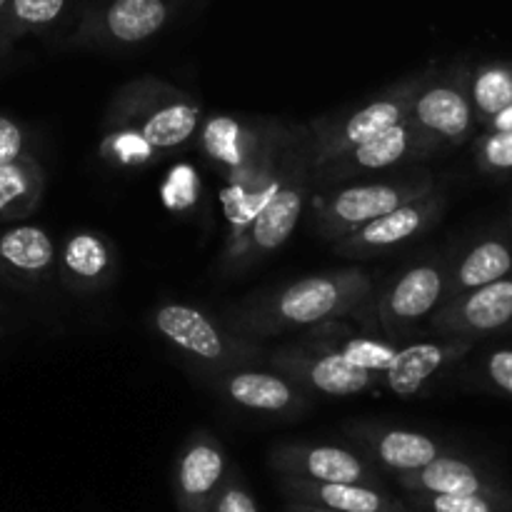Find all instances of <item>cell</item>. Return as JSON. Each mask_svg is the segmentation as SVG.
Wrapping results in <instances>:
<instances>
[{
    "label": "cell",
    "instance_id": "obj_1",
    "mask_svg": "<svg viewBox=\"0 0 512 512\" xmlns=\"http://www.w3.org/2000/svg\"><path fill=\"white\" fill-rule=\"evenodd\" d=\"M203 105L195 95L158 78H138L115 93L105 115L103 158L145 165L178 150L198 133Z\"/></svg>",
    "mask_w": 512,
    "mask_h": 512
},
{
    "label": "cell",
    "instance_id": "obj_2",
    "mask_svg": "<svg viewBox=\"0 0 512 512\" xmlns=\"http://www.w3.org/2000/svg\"><path fill=\"white\" fill-rule=\"evenodd\" d=\"M370 295L373 278L365 270H330L250 295L220 315V323L245 338H273L350 318L365 308Z\"/></svg>",
    "mask_w": 512,
    "mask_h": 512
},
{
    "label": "cell",
    "instance_id": "obj_3",
    "mask_svg": "<svg viewBox=\"0 0 512 512\" xmlns=\"http://www.w3.org/2000/svg\"><path fill=\"white\" fill-rule=\"evenodd\" d=\"M313 143H310L308 123L290 128L288 153H285L283 173L263 208L243 225L230 233L223 253V268L235 270L250 268L258 260L278 253L293 235L305 200L313 195Z\"/></svg>",
    "mask_w": 512,
    "mask_h": 512
},
{
    "label": "cell",
    "instance_id": "obj_4",
    "mask_svg": "<svg viewBox=\"0 0 512 512\" xmlns=\"http://www.w3.org/2000/svg\"><path fill=\"white\" fill-rule=\"evenodd\" d=\"M438 190L433 173L413 170L385 180H355V183L335 185L310 195V223L325 240H338L340 235L360 228L368 220L380 218L405 203L423 198Z\"/></svg>",
    "mask_w": 512,
    "mask_h": 512
},
{
    "label": "cell",
    "instance_id": "obj_5",
    "mask_svg": "<svg viewBox=\"0 0 512 512\" xmlns=\"http://www.w3.org/2000/svg\"><path fill=\"white\" fill-rule=\"evenodd\" d=\"M155 333L208 375L225 370L268 365V353L253 338L233 333L205 310L188 303H163L150 315Z\"/></svg>",
    "mask_w": 512,
    "mask_h": 512
},
{
    "label": "cell",
    "instance_id": "obj_6",
    "mask_svg": "<svg viewBox=\"0 0 512 512\" xmlns=\"http://www.w3.org/2000/svg\"><path fill=\"white\" fill-rule=\"evenodd\" d=\"M188 0H93L80 13L63 48L88 53H130L158 38Z\"/></svg>",
    "mask_w": 512,
    "mask_h": 512
},
{
    "label": "cell",
    "instance_id": "obj_7",
    "mask_svg": "<svg viewBox=\"0 0 512 512\" xmlns=\"http://www.w3.org/2000/svg\"><path fill=\"white\" fill-rule=\"evenodd\" d=\"M425 73H428V68L405 75L398 83L388 85L378 95L355 105V108L308 120L310 143H313V168L338 158L340 153H345L353 145L383 133L390 125L400 123L408 115Z\"/></svg>",
    "mask_w": 512,
    "mask_h": 512
},
{
    "label": "cell",
    "instance_id": "obj_8",
    "mask_svg": "<svg viewBox=\"0 0 512 512\" xmlns=\"http://www.w3.org/2000/svg\"><path fill=\"white\" fill-rule=\"evenodd\" d=\"M445 148L435 135L420 128L410 115H405L400 123L390 125L383 133L353 145L338 158L313 168L315 188H335V185L355 183V180L370 178V175L388 173L400 165L418 163L440 155Z\"/></svg>",
    "mask_w": 512,
    "mask_h": 512
},
{
    "label": "cell",
    "instance_id": "obj_9",
    "mask_svg": "<svg viewBox=\"0 0 512 512\" xmlns=\"http://www.w3.org/2000/svg\"><path fill=\"white\" fill-rule=\"evenodd\" d=\"M468 65L458 63L448 70L430 65L415 93L408 115L440 140L445 148H460L473 138L475 113L468 93Z\"/></svg>",
    "mask_w": 512,
    "mask_h": 512
},
{
    "label": "cell",
    "instance_id": "obj_10",
    "mask_svg": "<svg viewBox=\"0 0 512 512\" xmlns=\"http://www.w3.org/2000/svg\"><path fill=\"white\" fill-rule=\"evenodd\" d=\"M268 365L305 388L308 393L330 398H353V395L378 393L383 375L350 363L338 350L323 345H288L268 353Z\"/></svg>",
    "mask_w": 512,
    "mask_h": 512
},
{
    "label": "cell",
    "instance_id": "obj_11",
    "mask_svg": "<svg viewBox=\"0 0 512 512\" xmlns=\"http://www.w3.org/2000/svg\"><path fill=\"white\" fill-rule=\"evenodd\" d=\"M445 205H448V198L440 188L413 200V203L400 205V208L390 210V213L380 215L375 220H368L360 228L333 240L335 255H343V258H375V255L390 253V250L400 248L403 243H410V240L428 233L443 218Z\"/></svg>",
    "mask_w": 512,
    "mask_h": 512
},
{
    "label": "cell",
    "instance_id": "obj_12",
    "mask_svg": "<svg viewBox=\"0 0 512 512\" xmlns=\"http://www.w3.org/2000/svg\"><path fill=\"white\" fill-rule=\"evenodd\" d=\"M275 478H303L318 483H360L385 488V478L360 450L328 443H280L270 450Z\"/></svg>",
    "mask_w": 512,
    "mask_h": 512
},
{
    "label": "cell",
    "instance_id": "obj_13",
    "mask_svg": "<svg viewBox=\"0 0 512 512\" xmlns=\"http://www.w3.org/2000/svg\"><path fill=\"white\" fill-rule=\"evenodd\" d=\"M430 328L440 338H458L470 343L510 330L512 275L448 298L430 315Z\"/></svg>",
    "mask_w": 512,
    "mask_h": 512
},
{
    "label": "cell",
    "instance_id": "obj_14",
    "mask_svg": "<svg viewBox=\"0 0 512 512\" xmlns=\"http://www.w3.org/2000/svg\"><path fill=\"white\" fill-rule=\"evenodd\" d=\"M450 263L445 258L425 260L405 270L378 300V320L388 335L430 318L448 298Z\"/></svg>",
    "mask_w": 512,
    "mask_h": 512
},
{
    "label": "cell",
    "instance_id": "obj_15",
    "mask_svg": "<svg viewBox=\"0 0 512 512\" xmlns=\"http://www.w3.org/2000/svg\"><path fill=\"white\" fill-rule=\"evenodd\" d=\"M220 395L235 408L270 418H300L310 408V393L278 370L260 365L215 375Z\"/></svg>",
    "mask_w": 512,
    "mask_h": 512
},
{
    "label": "cell",
    "instance_id": "obj_16",
    "mask_svg": "<svg viewBox=\"0 0 512 512\" xmlns=\"http://www.w3.org/2000/svg\"><path fill=\"white\" fill-rule=\"evenodd\" d=\"M230 473L228 453L210 430H195L173 465V498L178 512H208Z\"/></svg>",
    "mask_w": 512,
    "mask_h": 512
},
{
    "label": "cell",
    "instance_id": "obj_17",
    "mask_svg": "<svg viewBox=\"0 0 512 512\" xmlns=\"http://www.w3.org/2000/svg\"><path fill=\"white\" fill-rule=\"evenodd\" d=\"M348 435L360 453L380 470L388 475H403L410 470H418L443 455L445 445L433 435L423 430L395 428V425L380 423H353L348 425Z\"/></svg>",
    "mask_w": 512,
    "mask_h": 512
},
{
    "label": "cell",
    "instance_id": "obj_18",
    "mask_svg": "<svg viewBox=\"0 0 512 512\" xmlns=\"http://www.w3.org/2000/svg\"><path fill=\"white\" fill-rule=\"evenodd\" d=\"M393 480L403 495H512L508 483L495 470L450 450L423 468L395 475Z\"/></svg>",
    "mask_w": 512,
    "mask_h": 512
},
{
    "label": "cell",
    "instance_id": "obj_19",
    "mask_svg": "<svg viewBox=\"0 0 512 512\" xmlns=\"http://www.w3.org/2000/svg\"><path fill=\"white\" fill-rule=\"evenodd\" d=\"M58 270V250L48 230L15 225L0 230V283L15 290H35Z\"/></svg>",
    "mask_w": 512,
    "mask_h": 512
},
{
    "label": "cell",
    "instance_id": "obj_20",
    "mask_svg": "<svg viewBox=\"0 0 512 512\" xmlns=\"http://www.w3.org/2000/svg\"><path fill=\"white\" fill-rule=\"evenodd\" d=\"M278 490L285 503L313 505L338 512H410L403 498L385 488L360 483H318L303 478H278Z\"/></svg>",
    "mask_w": 512,
    "mask_h": 512
},
{
    "label": "cell",
    "instance_id": "obj_21",
    "mask_svg": "<svg viewBox=\"0 0 512 512\" xmlns=\"http://www.w3.org/2000/svg\"><path fill=\"white\" fill-rule=\"evenodd\" d=\"M475 343L458 338H443L435 343H415L395 353L390 368L383 373V388L400 398H413L425 388L428 380L445 368L463 360Z\"/></svg>",
    "mask_w": 512,
    "mask_h": 512
},
{
    "label": "cell",
    "instance_id": "obj_22",
    "mask_svg": "<svg viewBox=\"0 0 512 512\" xmlns=\"http://www.w3.org/2000/svg\"><path fill=\"white\" fill-rule=\"evenodd\" d=\"M508 275H512V238L503 233L485 235L460 255L458 263L450 265L448 298L495 283Z\"/></svg>",
    "mask_w": 512,
    "mask_h": 512
},
{
    "label": "cell",
    "instance_id": "obj_23",
    "mask_svg": "<svg viewBox=\"0 0 512 512\" xmlns=\"http://www.w3.org/2000/svg\"><path fill=\"white\" fill-rule=\"evenodd\" d=\"M70 290H98L113 278V253L98 233H70L58 253V270Z\"/></svg>",
    "mask_w": 512,
    "mask_h": 512
},
{
    "label": "cell",
    "instance_id": "obj_24",
    "mask_svg": "<svg viewBox=\"0 0 512 512\" xmlns=\"http://www.w3.org/2000/svg\"><path fill=\"white\" fill-rule=\"evenodd\" d=\"M45 168L35 155L0 163V220H25L45 193Z\"/></svg>",
    "mask_w": 512,
    "mask_h": 512
},
{
    "label": "cell",
    "instance_id": "obj_25",
    "mask_svg": "<svg viewBox=\"0 0 512 512\" xmlns=\"http://www.w3.org/2000/svg\"><path fill=\"white\" fill-rule=\"evenodd\" d=\"M70 0H8L0 10V60L23 38L43 33L63 18Z\"/></svg>",
    "mask_w": 512,
    "mask_h": 512
},
{
    "label": "cell",
    "instance_id": "obj_26",
    "mask_svg": "<svg viewBox=\"0 0 512 512\" xmlns=\"http://www.w3.org/2000/svg\"><path fill=\"white\" fill-rule=\"evenodd\" d=\"M468 93L475 123L483 128L493 115L512 103V60H488L470 70Z\"/></svg>",
    "mask_w": 512,
    "mask_h": 512
},
{
    "label": "cell",
    "instance_id": "obj_27",
    "mask_svg": "<svg viewBox=\"0 0 512 512\" xmlns=\"http://www.w3.org/2000/svg\"><path fill=\"white\" fill-rule=\"evenodd\" d=\"M410 512H512V495H403Z\"/></svg>",
    "mask_w": 512,
    "mask_h": 512
},
{
    "label": "cell",
    "instance_id": "obj_28",
    "mask_svg": "<svg viewBox=\"0 0 512 512\" xmlns=\"http://www.w3.org/2000/svg\"><path fill=\"white\" fill-rule=\"evenodd\" d=\"M473 153L485 175H512V130H483L475 138Z\"/></svg>",
    "mask_w": 512,
    "mask_h": 512
},
{
    "label": "cell",
    "instance_id": "obj_29",
    "mask_svg": "<svg viewBox=\"0 0 512 512\" xmlns=\"http://www.w3.org/2000/svg\"><path fill=\"white\" fill-rule=\"evenodd\" d=\"M208 512H260L258 500L250 493L248 483L243 480V475L235 468H230L228 478L220 485L218 495L210 503Z\"/></svg>",
    "mask_w": 512,
    "mask_h": 512
},
{
    "label": "cell",
    "instance_id": "obj_30",
    "mask_svg": "<svg viewBox=\"0 0 512 512\" xmlns=\"http://www.w3.org/2000/svg\"><path fill=\"white\" fill-rule=\"evenodd\" d=\"M25 155H33L28 130L15 118L0 113V163H10Z\"/></svg>",
    "mask_w": 512,
    "mask_h": 512
},
{
    "label": "cell",
    "instance_id": "obj_31",
    "mask_svg": "<svg viewBox=\"0 0 512 512\" xmlns=\"http://www.w3.org/2000/svg\"><path fill=\"white\" fill-rule=\"evenodd\" d=\"M485 380L498 393L512 398V348H498L485 358Z\"/></svg>",
    "mask_w": 512,
    "mask_h": 512
},
{
    "label": "cell",
    "instance_id": "obj_32",
    "mask_svg": "<svg viewBox=\"0 0 512 512\" xmlns=\"http://www.w3.org/2000/svg\"><path fill=\"white\" fill-rule=\"evenodd\" d=\"M483 130H512V103L483 125Z\"/></svg>",
    "mask_w": 512,
    "mask_h": 512
},
{
    "label": "cell",
    "instance_id": "obj_33",
    "mask_svg": "<svg viewBox=\"0 0 512 512\" xmlns=\"http://www.w3.org/2000/svg\"><path fill=\"white\" fill-rule=\"evenodd\" d=\"M285 512H338V510H323V508H313V505L285 503Z\"/></svg>",
    "mask_w": 512,
    "mask_h": 512
},
{
    "label": "cell",
    "instance_id": "obj_34",
    "mask_svg": "<svg viewBox=\"0 0 512 512\" xmlns=\"http://www.w3.org/2000/svg\"><path fill=\"white\" fill-rule=\"evenodd\" d=\"M5 3H8V0H0V10H3V5H5Z\"/></svg>",
    "mask_w": 512,
    "mask_h": 512
},
{
    "label": "cell",
    "instance_id": "obj_35",
    "mask_svg": "<svg viewBox=\"0 0 512 512\" xmlns=\"http://www.w3.org/2000/svg\"><path fill=\"white\" fill-rule=\"evenodd\" d=\"M0 335H3V323H0Z\"/></svg>",
    "mask_w": 512,
    "mask_h": 512
}]
</instances>
